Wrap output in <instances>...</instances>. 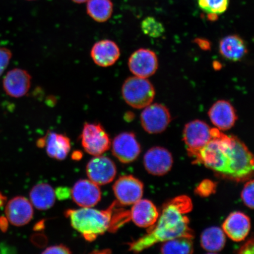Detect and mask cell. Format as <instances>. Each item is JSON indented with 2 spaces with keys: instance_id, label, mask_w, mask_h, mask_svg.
<instances>
[{
  "instance_id": "27",
  "label": "cell",
  "mask_w": 254,
  "mask_h": 254,
  "mask_svg": "<svg viewBox=\"0 0 254 254\" xmlns=\"http://www.w3.org/2000/svg\"><path fill=\"white\" fill-rule=\"evenodd\" d=\"M141 30L145 34L152 38H159L163 36L165 28L163 24L152 17L145 18L141 23Z\"/></svg>"
},
{
  "instance_id": "35",
  "label": "cell",
  "mask_w": 254,
  "mask_h": 254,
  "mask_svg": "<svg viewBox=\"0 0 254 254\" xmlns=\"http://www.w3.org/2000/svg\"><path fill=\"white\" fill-rule=\"evenodd\" d=\"M82 156V154H81V152L79 151L74 152L72 155V158L75 160H80Z\"/></svg>"
},
{
  "instance_id": "1",
  "label": "cell",
  "mask_w": 254,
  "mask_h": 254,
  "mask_svg": "<svg viewBox=\"0 0 254 254\" xmlns=\"http://www.w3.org/2000/svg\"><path fill=\"white\" fill-rule=\"evenodd\" d=\"M213 137L193 158L222 177L235 182L250 179L254 173L253 155L237 136L227 135L217 128Z\"/></svg>"
},
{
  "instance_id": "10",
  "label": "cell",
  "mask_w": 254,
  "mask_h": 254,
  "mask_svg": "<svg viewBox=\"0 0 254 254\" xmlns=\"http://www.w3.org/2000/svg\"><path fill=\"white\" fill-rule=\"evenodd\" d=\"M130 71L136 77L147 78L157 71L158 61L154 52L140 49L130 56L128 63Z\"/></svg>"
},
{
  "instance_id": "4",
  "label": "cell",
  "mask_w": 254,
  "mask_h": 254,
  "mask_svg": "<svg viewBox=\"0 0 254 254\" xmlns=\"http://www.w3.org/2000/svg\"><path fill=\"white\" fill-rule=\"evenodd\" d=\"M155 94L154 86L147 78L134 76L127 78L123 85L124 100L134 109H144L153 101Z\"/></svg>"
},
{
  "instance_id": "31",
  "label": "cell",
  "mask_w": 254,
  "mask_h": 254,
  "mask_svg": "<svg viewBox=\"0 0 254 254\" xmlns=\"http://www.w3.org/2000/svg\"><path fill=\"white\" fill-rule=\"evenodd\" d=\"M43 254H71L70 250L65 246L59 245L50 247L44 251Z\"/></svg>"
},
{
  "instance_id": "30",
  "label": "cell",
  "mask_w": 254,
  "mask_h": 254,
  "mask_svg": "<svg viewBox=\"0 0 254 254\" xmlns=\"http://www.w3.org/2000/svg\"><path fill=\"white\" fill-rule=\"evenodd\" d=\"M12 58V53L7 48L0 47V76L7 69Z\"/></svg>"
},
{
  "instance_id": "20",
  "label": "cell",
  "mask_w": 254,
  "mask_h": 254,
  "mask_svg": "<svg viewBox=\"0 0 254 254\" xmlns=\"http://www.w3.org/2000/svg\"><path fill=\"white\" fill-rule=\"evenodd\" d=\"M221 55L230 61L238 62L248 53L246 44L237 35H230L222 39L219 44Z\"/></svg>"
},
{
  "instance_id": "26",
  "label": "cell",
  "mask_w": 254,
  "mask_h": 254,
  "mask_svg": "<svg viewBox=\"0 0 254 254\" xmlns=\"http://www.w3.org/2000/svg\"><path fill=\"white\" fill-rule=\"evenodd\" d=\"M230 0H198L199 7L208 14L219 15L226 11Z\"/></svg>"
},
{
  "instance_id": "18",
  "label": "cell",
  "mask_w": 254,
  "mask_h": 254,
  "mask_svg": "<svg viewBox=\"0 0 254 254\" xmlns=\"http://www.w3.org/2000/svg\"><path fill=\"white\" fill-rule=\"evenodd\" d=\"M251 230L250 219L241 212H234L222 225V230L232 240L240 242L246 239Z\"/></svg>"
},
{
  "instance_id": "37",
  "label": "cell",
  "mask_w": 254,
  "mask_h": 254,
  "mask_svg": "<svg viewBox=\"0 0 254 254\" xmlns=\"http://www.w3.org/2000/svg\"><path fill=\"white\" fill-rule=\"evenodd\" d=\"M71 1L77 3V4H82V3L87 2L88 0H71Z\"/></svg>"
},
{
  "instance_id": "16",
  "label": "cell",
  "mask_w": 254,
  "mask_h": 254,
  "mask_svg": "<svg viewBox=\"0 0 254 254\" xmlns=\"http://www.w3.org/2000/svg\"><path fill=\"white\" fill-rule=\"evenodd\" d=\"M208 114L216 128L224 131L231 129L238 119L233 105L225 100H219L215 103L209 110Z\"/></svg>"
},
{
  "instance_id": "19",
  "label": "cell",
  "mask_w": 254,
  "mask_h": 254,
  "mask_svg": "<svg viewBox=\"0 0 254 254\" xmlns=\"http://www.w3.org/2000/svg\"><path fill=\"white\" fill-rule=\"evenodd\" d=\"M155 205L148 199H140L132 205L129 212L130 220L141 228H150L155 224L159 217Z\"/></svg>"
},
{
  "instance_id": "24",
  "label": "cell",
  "mask_w": 254,
  "mask_h": 254,
  "mask_svg": "<svg viewBox=\"0 0 254 254\" xmlns=\"http://www.w3.org/2000/svg\"><path fill=\"white\" fill-rule=\"evenodd\" d=\"M113 4L111 0H88L87 12L98 23H105L112 16Z\"/></svg>"
},
{
  "instance_id": "3",
  "label": "cell",
  "mask_w": 254,
  "mask_h": 254,
  "mask_svg": "<svg viewBox=\"0 0 254 254\" xmlns=\"http://www.w3.org/2000/svg\"><path fill=\"white\" fill-rule=\"evenodd\" d=\"M116 204V202H113L104 211L91 207L69 209L66 211L65 216L70 220L72 227L81 233L85 240L94 241L99 235L110 230Z\"/></svg>"
},
{
  "instance_id": "7",
  "label": "cell",
  "mask_w": 254,
  "mask_h": 254,
  "mask_svg": "<svg viewBox=\"0 0 254 254\" xmlns=\"http://www.w3.org/2000/svg\"><path fill=\"white\" fill-rule=\"evenodd\" d=\"M141 114L142 128L149 134L163 132L169 126L171 116L167 108L161 104L148 105Z\"/></svg>"
},
{
  "instance_id": "34",
  "label": "cell",
  "mask_w": 254,
  "mask_h": 254,
  "mask_svg": "<svg viewBox=\"0 0 254 254\" xmlns=\"http://www.w3.org/2000/svg\"><path fill=\"white\" fill-rule=\"evenodd\" d=\"M196 43L202 50H207L210 49V44L207 40L198 39L196 40Z\"/></svg>"
},
{
  "instance_id": "5",
  "label": "cell",
  "mask_w": 254,
  "mask_h": 254,
  "mask_svg": "<svg viewBox=\"0 0 254 254\" xmlns=\"http://www.w3.org/2000/svg\"><path fill=\"white\" fill-rule=\"evenodd\" d=\"M80 138L85 151L94 156L102 155L111 145L109 134L100 123H85Z\"/></svg>"
},
{
  "instance_id": "38",
  "label": "cell",
  "mask_w": 254,
  "mask_h": 254,
  "mask_svg": "<svg viewBox=\"0 0 254 254\" xmlns=\"http://www.w3.org/2000/svg\"><path fill=\"white\" fill-rule=\"evenodd\" d=\"M27 1H34V0H27Z\"/></svg>"
},
{
  "instance_id": "8",
  "label": "cell",
  "mask_w": 254,
  "mask_h": 254,
  "mask_svg": "<svg viewBox=\"0 0 254 254\" xmlns=\"http://www.w3.org/2000/svg\"><path fill=\"white\" fill-rule=\"evenodd\" d=\"M113 190L121 204L130 205L140 200L144 192V185L132 176H124L114 183Z\"/></svg>"
},
{
  "instance_id": "15",
  "label": "cell",
  "mask_w": 254,
  "mask_h": 254,
  "mask_svg": "<svg viewBox=\"0 0 254 254\" xmlns=\"http://www.w3.org/2000/svg\"><path fill=\"white\" fill-rule=\"evenodd\" d=\"M33 208L31 202L23 196H17L8 202L5 214L8 220L14 226H24L33 217Z\"/></svg>"
},
{
  "instance_id": "6",
  "label": "cell",
  "mask_w": 254,
  "mask_h": 254,
  "mask_svg": "<svg viewBox=\"0 0 254 254\" xmlns=\"http://www.w3.org/2000/svg\"><path fill=\"white\" fill-rule=\"evenodd\" d=\"M212 129L202 121L196 120L184 127L183 139L189 155L193 158L213 137Z\"/></svg>"
},
{
  "instance_id": "11",
  "label": "cell",
  "mask_w": 254,
  "mask_h": 254,
  "mask_svg": "<svg viewBox=\"0 0 254 254\" xmlns=\"http://www.w3.org/2000/svg\"><path fill=\"white\" fill-rule=\"evenodd\" d=\"M114 156L124 164L132 163L141 152L140 145L132 132H125L117 135L112 143Z\"/></svg>"
},
{
  "instance_id": "29",
  "label": "cell",
  "mask_w": 254,
  "mask_h": 254,
  "mask_svg": "<svg viewBox=\"0 0 254 254\" xmlns=\"http://www.w3.org/2000/svg\"><path fill=\"white\" fill-rule=\"evenodd\" d=\"M215 183L209 180H205L199 184L196 189V192L201 196H208L215 192L216 189Z\"/></svg>"
},
{
  "instance_id": "21",
  "label": "cell",
  "mask_w": 254,
  "mask_h": 254,
  "mask_svg": "<svg viewBox=\"0 0 254 254\" xmlns=\"http://www.w3.org/2000/svg\"><path fill=\"white\" fill-rule=\"evenodd\" d=\"M48 155L58 160H64L71 150L70 140L67 136L50 132L44 137Z\"/></svg>"
},
{
  "instance_id": "12",
  "label": "cell",
  "mask_w": 254,
  "mask_h": 254,
  "mask_svg": "<svg viewBox=\"0 0 254 254\" xmlns=\"http://www.w3.org/2000/svg\"><path fill=\"white\" fill-rule=\"evenodd\" d=\"M30 73L21 68H14L8 71L2 81V87L8 96L18 98L24 97L31 85Z\"/></svg>"
},
{
  "instance_id": "25",
  "label": "cell",
  "mask_w": 254,
  "mask_h": 254,
  "mask_svg": "<svg viewBox=\"0 0 254 254\" xmlns=\"http://www.w3.org/2000/svg\"><path fill=\"white\" fill-rule=\"evenodd\" d=\"M192 238L179 237L163 243L162 254H189L193 252Z\"/></svg>"
},
{
  "instance_id": "32",
  "label": "cell",
  "mask_w": 254,
  "mask_h": 254,
  "mask_svg": "<svg viewBox=\"0 0 254 254\" xmlns=\"http://www.w3.org/2000/svg\"><path fill=\"white\" fill-rule=\"evenodd\" d=\"M56 197L60 200L67 199L71 196V190L66 187H60L55 190Z\"/></svg>"
},
{
  "instance_id": "14",
  "label": "cell",
  "mask_w": 254,
  "mask_h": 254,
  "mask_svg": "<svg viewBox=\"0 0 254 254\" xmlns=\"http://www.w3.org/2000/svg\"><path fill=\"white\" fill-rule=\"evenodd\" d=\"M71 196L81 207H93L101 198V191L97 184L91 180H81L71 190Z\"/></svg>"
},
{
  "instance_id": "9",
  "label": "cell",
  "mask_w": 254,
  "mask_h": 254,
  "mask_svg": "<svg viewBox=\"0 0 254 254\" xmlns=\"http://www.w3.org/2000/svg\"><path fill=\"white\" fill-rule=\"evenodd\" d=\"M86 171L89 179L98 186L113 182L116 176L115 163L109 157L97 155L88 162Z\"/></svg>"
},
{
  "instance_id": "36",
  "label": "cell",
  "mask_w": 254,
  "mask_h": 254,
  "mask_svg": "<svg viewBox=\"0 0 254 254\" xmlns=\"http://www.w3.org/2000/svg\"><path fill=\"white\" fill-rule=\"evenodd\" d=\"M6 198L0 192V207H1L5 204Z\"/></svg>"
},
{
  "instance_id": "33",
  "label": "cell",
  "mask_w": 254,
  "mask_h": 254,
  "mask_svg": "<svg viewBox=\"0 0 254 254\" xmlns=\"http://www.w3.org/2000/svg\"><path fill=\"white\" fill-rule=\"evenodd\" d=\"M239 253L241 254H254V240L253 239L248 241L241 248Z\"/></svg>"
},
{
  "instance_id": "13",
  "label": "cell",
  "mask_w": 254,
  "mask_h": 254,
  "mask_svg": "<svg viewBox=\"0 0 254 254\" xmlns=\"http://www.w3.org/2000/svg\"><path fill=\"white\" fill-rule=\"evenodd\" d=\"M173 164L172 155L163 147H152L146 152L144 157L145 170L153 176H161L167 174Z\"/></svg>"
},
{
  "instance_id": "23",
  "label": "cell",
  "mask_w": 254,
  "mask_h": 254,
  "mask_svg": "<svg viewBox=\"0 0 254 254\" xmlns=\"http://www.w3.org/2000/svg\"><path fill=\"white\" fill-rule=\"evenodd\" d=\"M225 243V234L220 228L209 227L203 231L201 234V247L208 253H216L221 252L224 249Z\"/></svg>"
},
{
  "instance_id": "28",
  "label": "cell",
  "mask_w": 254,
  "mask_h": 254,
  "mask_svg": "<svg viewBox=\"0 0 254 254\" xmlns=\"http://www.w3.org/2000/svg\"><path fill=\"white\" fill-rule=\"evenodd\" d=\"M254 180L249 181L241 192V198L247 207L254 208Z\"/></svg>"
},
{
  "instance_id": "17",
  "label": "cell",
  "mask_w": 254,
  "mask_h": 254,
  "mask_svg": "<svg viewBox=\"0 0 254 254\" xmlns=\"http://www.w3.org/2000/svg\"><path fill=\"white\" fill-rule=\"evenodd\" d=\"M120 49L114 41L103 40L94 44L90 55L94 63L101 67H109L115 64L120 58Z\"/></svg>"
},
{
  "instance_id": "22",
  "label": "cell",
  "mask_w": 254,
  "mask_h": 254,
  "mask_svg": "<svg viewBox=\"0 0 254 254\" xmlns=\"http://www.w3.org/2000/svg\"><path fill=\"white\" fill-rule=\"evenodd\" d=\"M55 190L49 184H37L31 190L30 202L34 207L40 210H47L52 207L56 201Z\"/></svg>"
},
{
  "instance_id": "2",
  "label": "cell",
  "mask_w": 254,
  "mask_h": 254,
  "mask_svg": "<svg viewBox=\"0 0 254 254\" xmlns=\"http://www.w3.org/2000/svg\"><path fill=\"white\" fill-rule=\"evenodd\" d=\"M191 200L185 195L178 196L164 206L155 224L149 228L147 234L129 244V250L140 253L158 243L179 237L193 238L186 214L192 210Z\"/></svg>"
}]
</instances>
